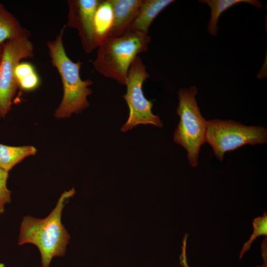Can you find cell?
<instances>
[{
    "label": "cell",
    "instance_id": "1",
    "mask_svg": "<svg viewBox=\"0 0 267 267\" xmlns=\"http://www.w3.org/2000/svg\"><path fill=\"white\" fill-rule=\"evenodd\" d=\"M75 193L74 188L64 192L55 208L45 218L27 216L22 220L18 244L36 245L41 254L42 267H49L53 258L65 255L70 235L62 223V213Z\"/></svg>",
    "mask_w": 267,
    "mask_h": 267
},
{
    "label": "cell",
    "instance_id": "2",
    "mask_svg": "<svg viewBox=\"0 0 267 267\" xmlns=\"http://www.w3.org/2000/svg\"><path fill=\"white\" fill-rule=\"evenodd\" d=\"M65 28L64 26L55 39L47 43L51 62L59 73L63 85V97L54 112V117L58 119L69 118L73 114L85 110L89 105L87 97L92 92L89 88L92 81L81 78L82 62H73L66 54L63 42Z\"/></svg>",
    "mask_w": 267,
    "mask_h": 267
},
{
    "label": "cell",
    "instance_id": "3",
    "mask_svg": "<svg viewBox=\"0 0 267 267\" xmlns=\"http://www.w3.org/2000/svg\"><path fill=\"white\" fill-rule=\"evenodd\" d=\"M150 39L148 35L130 31L119 37L106 38L97 47L93 67L103 76L125 85L131 65L139 54L147 50Z\"/></svg>",
    "mask_w": 267,
    "mask_h": 267
},
{
    "label": "cell",
    "instance_id": "4",
    "mask_svg": "<svg viewBox=\"0 0 267 267\" xmlns=\"http://www.w3.org/2000/svg\"><path fill=\"white\" fill-rule=\"evenodd\" d=\"M196 87L180 89L178 94V105L177 114L179 122L175 131L174 141L187 152L189 163L192 167L198 164L201 146L205 142L206 120L202 116L195 99Z\"/></svg>",
    "mask_w": 267,
    "mask_h": 267
},
{
    "label": "cell",
    "instance_id": "5",
    "mask_svg": "<svg viewBox=\"0 0 267 267\" xmlns=\"http://www.w3.org/2000/svg\"><path fill=\"white\" fill-rule=\"evenodd\" d=\"M267 132L263 127L246 126L232 120L214 119L206 121L205 142L212 147L221 161L226 152L247 145L267 142Z\"/></svg>",
    "mask_w": 267,
    "mask_h": 267
},
{
    "label": "cell",
    "instance_id": "6",
    "mask_svg": "<svg viewBox=\"0 0 267 267\" xmlns=\"http://www.w3.org/2000/svg\"><path fill=\"white\" fill-rule=\"evenodd\" d=\"M150 78L146 66L138 55L131 65L126 82L127 91L123 96L129 109V115L121 131L126 132L140 124L163 126L158 116L153 114V102L147 99L143 91V84Z\"/></svg>",
    "mask_w": 267,
    "mask_h": 267
},
{
    "label": "cell",
    "instance_id": "7",
    "mask_svg": "<svg viewBox=\"0 0 267 267\" xmlns=\"http://www.w3.org/2000/svg\"><path fill=\"white\" fill-rule=\"evenodd\" d=\"M34 56V46L29 38L13 39L4 43L0 64V119L10 111L18 87L15 75L17 65L23 59Z\"/></svg>",
    "mask_w": 267,
    "mask_h": 267
},
{
    "label": "cell",
    "instance_id": "8",
    "mask_svg": "<svg viewBox=\"0 0 267 267\" xmlns=\"http://www.w3.org/2000/svg\"><path fill=\"white\" fill-rule=\"evenodd\" d=\"M101 0H68L67 26L76 29L82 46L87 53L98 46L94 17Z\"/></svg>",
    "mask_w": 267,
    "mask_h": 267
},
{
    "label": "cell",
    "instance_id": "9",
    "mask_svg": "<svg viewBox=\"0 0 267 267\" xmlns=\"http://www.w3.org/2000/svg\"><path fill=\"white\" fill-rule=\"evenodd\" d=\"M142 0H109L113 9V21L107 37H119L128 31L138 13Z\"/></svg>",
    "mask_w": 267,
    "mask_h": 267
},
{
    "label": "cell",
    "instance_id": "10",
    "mask_svg": "<svg viewBox=\"0 0 267 267\" xmlns=\"http://www.w3.org/2000/svg\"><path fill=\"white\" fill-rule=\"evenodd\" d=\"M174 1V0H143L138 13L128 31L148 35L149 28L155 18Z\"/></svg>",
    "mask_w": 267,
    "mask_h": 267
},
{
    "label": "cell",
    "instance_id": "11",
    "mask_svg": "<svg viewBox=\"0 0 267 267\" xmlns=\"http://www.w3.org/2000/svg\"><path fill=\"white\" fill-rule=\"evenodd\" d=\"M31 32L0 2V43L13 39L29 38Z\"/></svg>",
    "mask_w": 267,
    "mask_h": 267
},
{
    "label": "cell",
    "instance_id": "12",
    "mask_svg": "<svg viewBox=\"0 0 267 267\" xmlns=\"http://www.w3.org/2000/svg\"><path fill=\"white\" fill-rule=\"evenodd\" d=\"M202 3L207 4L211 8V18L208 27L210 34L213 36L217 35L218 22L222 13L234 5L246 2L256 7H262V3L257 0H199Z\"/></svg>",
    "mask_w": 267,
    "mask_h": 267
},
{
    "label": "cell",
    "instance_id": "13",
    "mask_svg": "<svg viewBox=\"0 0 267 267\" xmlns=\"http://www.w3.org/2000/svg\"><path fill=\"white\" fill-rule=\"evenodd\" d=\"M36 153V148L32 145L11 146L0 143V168L9 172L24 158Z\"/></svg>",
    "mask_w": 267,
    "mask_h": 267
},
{
    "label": "cell",
    "instance_id": "14",
    "mask_svg": "<svg viewBox=\"0 0 267 267\" xmlns=\"http://www.w3.org/2000/svg\"><path fill=\"white\" fill-rule=\"evenodd\" d=\"M113 21V12L109 0H102L94 17L95 32L98 45L108 37Z\"/></svg>",
    "mask_w": 267,
    "mask_h": 267
},
{
    "label": "cell",
    "instance_id": "15",
    "mask_svg": "<svg viewBox=\"0 0 267 267\" xmlns=\"http://www.w3.org/2000/svg\"><path fill=\"white\" fill-rule=\"evenodd\" d=\"M253 227L254 231L249 239L244 243L240 252V259H241L243 254L248 251L253 242L259 236L267 234V214L264 212L262 217H258L253 220Z\"/></svg>",
    "mask_w": 267,
    "mask_h": 267
},
{
    "label": "cell",
    "instance_id": "16",
    "mask_svg": "<svg viewBox=\"0 0 267 267\" xmlns=\"http://www.w3.org/2000/svg\"><path fill=\"white\" fill-rule=\"evenodd\" d=\"M8 172L0 168V214L4 211V205L11 202V191L6 186Z\"/></svg>",
    "mask_w": 267,
    "mask_h": 267
},
{
    "label": "cell",
    "instance_id": "17",
    "mask_svg": "<svg viewBox=\"0 0 267 267\" xmlns=\"http://www.w3.org/2000/svg\"><path fill=\"white\" fill-rule=\"evenodd\" d=\"M18 87L24 91L36 89L40 85V78L36 71L17 80Z\"/></svg>",
    "mask_w": 267,
    "mask_h": 267
},
{
    "label": "cell",
    "instance_id": "18",
    "mask_svg": "<svg viewBox=\"0 0 267 267\" xmlns=\"http://www.w3.org/2000/svg\"><path fill=\"white\" fill-rule=\"evenodd\" d=\"M180 264L182 267H189L187 262L186 254H181L180 256Z\"/></svg>",
    "mask_w": 267,
    "mask_h": 267
},
{
    "label": "cell",
    "instance_id": "19",
    "mask_svg": "<svg viewBox=\"0 0 267 267\" xmlns=\"http://www.w3.org/2000/svg\"><path fill=\"white\" fill-rule=\"evenodd\" d=\"M4 43H0V64L2 58Z\"/></svg>",
    "mask_w": 267,
    "mask_h": 267
}]
</instances>
